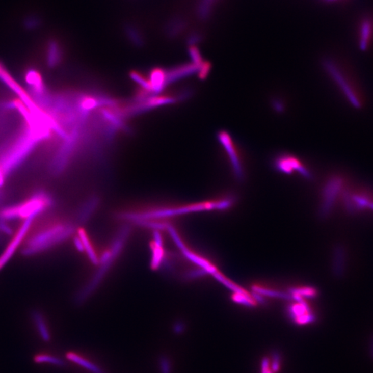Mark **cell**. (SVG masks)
<instances>
[{
	"label": "cell",
	"instance_id": "cell-5",
	"mask_svg": "<svg viewBox=\"0 0 373 373\" xmlns=\"http://www.w3.org/2000/svg\"><path fill=\"white\" fill-rule=\"evenodd\" d=\"M35 219L36 218L31 217L24 220L16 234L13 237L12 240L8 245L5 252L0 256V270L3 269L7 265L8 262L14 255L17 249L22 244L23 241L26 238L27 233L30 230L31 225H32L33 221H34Z\"/></svg>",
	"mask_w": 373,
	"mask_h": 373
},
{
	"label": "cell",
	"instance_id": "cell-10",
	"mask_svg": "<svg viewBox=\"0 0 373 373\" xmlns=\"http://www.w3.org/2000/svg\"><path fill=\"white\" fill-rule=\"evenodd\" d=\"M149 81L152 91H160L167 82V73L164 70L155 69L151 72Z\"/></svg>",
	"mask_w": 373,
	"mask_h": 373
},
{
	"label": "cell",
	"instance_id": "cell-7",
	"mask_svg": "<svg viewBox=\"0 0 373 373\" xmlns=\"http://www.w3.org/2000/svg\"><path fill=\"white\" fill-rule=\"evenodd\" d=\"M357 44L359 49L367 51L373 45V16L366 15L359 21L357 29Z\"/></svg>",
	"mask_w": 373,
	"mask_h": 373
},
{
	"label": "cell",
	"instance_id": "cell-6",
	"mask_svg": "<svg viewBox=\"0 0 373 373\" xmlns=\"http://www.w3.org/2000/svg\"><path fill=\"white\" fill-rule=\"evenodd\" d=\"M218 139L227 153L236 176L238 178H242L244 176V171H243L242 156L236 143L233 141L230 134L226 131L219 132L218 134Z\"/></svg>",
	"mask_w": 373,
	"mask_h": 373
},
{
	"label": "cell",
	"instance_id": "cell-9",
	"mask_svg": "<svg viewBox=\"0 0 373 373\" xmlns=\"http://www.w3.org/2000/svg\"><path fill=\"white\" fill-rule=\"evenodd\" d=\"M67 358L69 361H72V362L83 367V368L87 369V370L90 371L92 373H105L100 367L97 366L95 364H93L91 361L87 360L86 359L83 358L79 355H77L76 353L69 352L67 354Z\"/></svg>",
	"mask_w": 373,
	"mask_h": 373
},
{
	"label": "cell",
	"instance_id": "cell-1",
	"mask_svg": "<svg viewBox=\"0 0 373 373\" xmlns=\"http://www.w3.org/2000/svg\"><path fill=\"white\" fill-rule=\"evenodd\" d=\"M322 65L350 105L355 110L364 108L366 102L364 89L351 66L332 58H326Z\"/></svg>",
	"mask_w": 373,
	"mask_h": 373
},
{
	"label": "cell",
	"instance_id": "cell-12",
	"mask_svg": "<svg viewBox=\"0 0 373 373\" xmlns=\"http://www.w3.org/2000/svg\"><path fill=\"white\" fill-rule=\"evenodd\" d=\"M34 361L36 364H50L56 366H62L65 364V361L58 357L48 355H37L34 357Z\"/></svg>",
	"mask_w": 373,
	"mask_h": 373
},
{
	"label": "cell",
	"instance_id": "cell-3",
	"mask_svg": "<svg viewBox=\"0 0 373 373\" xmlns=\"http://www.w3.org/2000/svg\"><path fill=\"white\" fill-rule=\"evenodd\" d=\"M54 201L50 194L44 190H38L26 201L0 209V220L13 221L36 218L46 209L54 205Z\"/></svg>",
	"mask_w": 373,
	"mask_h": 373
},
{
	"label": "cell",
	"instance_id": "cell-8",
	"mask_svg": "<svg viewBox=\"0 0 373 373\" xmlns=\"http://www.w3.org/2000/svg\"><path fill=\"white\" fill-rule=\"evenodd\" d=\"M31 317H32L35 325H36V327L38 329V333H40L42 340L45 342L50 341V335L43 314L41 313L40 311L35 310L31 312Z\"/></svg>",
	"mask_w": 373,
	"mask_h": 373
},
{
	"label": "cell",
	"instance_id": "cell-4",
	"mask_svg": "<svg viewBox=\"0 0 373 373\" xmlns=\"http://www.w3.org/2000/svg\"><path fill=\"white\" fill-rule=\"evenodd\" d=\"M273 165L276 170L285 174H292L297 171L304 177H311V173L306 165L300 159L289 153H281L278 155L274 159Z\"/></svg>",
	"mask_w": 373,
	"mask_h": 373
},
{
	"label": "cell",
	"instance_id": "cell-2",
	"mask_svg": "<svg viewBox=\"0 0 373 373\" xmlns=\"http://www.w3.org/2000/svg\"><path fill=\"white\" fill-rule=\"evenodd\" d=\"M73 231L74 227L70 223L58 222L48 225L29 238L22 253L25 256H31L46 251L67 240Z\"/></svg>",
	"mask_w": 373,
	"mask_h": 373
},
{
	"label": "cell",
	"instance_id": "cell-14",
	"mask_svg": "<svg viewBox=\"0 0 373 373\" xmlns=\"http://www.w3.org/2000/svg\"><path fill=\"white\" fill-rule=\"evenodd\" d=\"M161 373H172V364L170 359L166 355H161L158 359Z\"/></svg>",
	"mask_w": 373,
	"mask_h": 373
},
{
	"label": "cell",
	"instance_id": "cell-16",
	"mask_svg": "<svg viewBox=\"0 0 373 373\" xmlns=\"http://www.w3.org/2000/svg\"><path fill=\"white\" fill-rule=\"evenodd\" d=\"M126 31H127L128 36H129V38H131V40L134 41L136 43H139L140 41L141 40V38L137 29L132 26H127L126 28Z\"/></svg>",
	"mask_w": 373,
	"mask_h": 373
},
{
	"label": "cell",
	"instance_id": "cell-17",
	"mask_svg": "<svg viewBox=\"0 0 373 373\" xmlns=\"http://www.w3.org/2000/svg\"><path fill=\"white\" fill-rule=\"evenodd\" d=\"M172 330L175 335H181L185 330V324L182 321H178V322H175L174 325H173Z\"/></svg>",
	"mask_w": 373,
	"mask_h": 373
},
{
	"label": "cell",
	"instance_id": "cell-18",
	"mask_svg": "<svg viewBox=\"0 0 373 373\" xmlns=\"http://www.w3.org/2000/svg\"><path fill=\"white\" fill-rule=\"evenodd\" d=\"M0 232L8 235L13 234L12 229L6 224L5 221L0 220Z\"/></svg>",
	"mask_w": 373,
	"mask_h": 373
},
{
	"label": "cell",
	"instance_id": "cell-13",
	"mask_svg": "<svg viewBox=\"0 0 373 373\" xmlns=\"http://www.w3.org/2000/svg\"><path fill=\"white\" fill-rule=\"evenodd\" d=\"M96 206V199H91L89 203L85 204L84 207L79 214V219L81 221L87 220V218L92 212L93 209Z\"/></svg>",
	"mask_w": 373,
	"mask_h": 373
},
{
	"label": "cell",
	"instance_id": "cell-15",
	"mask_svg": "<svg viewBox=\"0 0 373 373\" xmlns=\"http://www.w3.org/2000/svg\"><path fill=\"white\" fill-rule=\"evenodd\" d=\"M49 51V56H48V64L50 66H54L60 60L59 50H58V46L53 44L50 46Z\"/></svg>",
	"mask_w": 373,
	"mask_h": 373
},
{
	"label": "cell",
	"instance_id": "cell-19",
	"mask_svg": "<svg viewBox=\"0 0 373 373\" xmlns=\"http://www.w3.org/2000/svg\"><path fill=\"white\" fill-rule=\"evenodd\" d=\"M3 69V68H2L1 65H0V73H1L2 70Z\"/></svg>",
	"mask_w": 373,
	"mask_h": 373
},
{
	"label": "cell",
	"instance_id": "cell-11",
	"mask_svg": "<svg viewBox=\"0 0 373 373\" xmlns=\"http://www.w3.org/2000/svg\"><path fill=\"white\" fill-rule=\"evenodd\" d=\"M301 302H302L301 304L295 305L294 307L292 306L291 312H292V316L297 323L304 324L311 322L312 316L309 314L308 307L305 306L303 301Z\"/></svg>",
	"mask_w": 373,
	"mask_h": 373
}]
</instances>
